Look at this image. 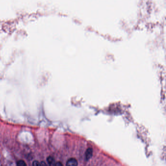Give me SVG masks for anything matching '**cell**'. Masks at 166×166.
Listing matches in <instances>:
<instances>
[{
	"instance_id": "1",
	"label": "cell",
	"mask_w": 166,
	"mask_h": 166,
	"mask_svg": "<svg viewBox=\"0 0 166 166\" xmlns=\"http://www.w3.org/2000/svg\"><path fill=\"white\" fill-rule=\"evenodd\" d=\"M78 162L77 160L74 158H71L69 159L67 161L66 165L69 166H75L78 165Z\"/></svg>"
},
{
	"instance_id": "2",
	"label": "cell",
	"mask_w": 166,
	"mask_h": 166,
	"mask_svg": "<svg viewBox=\"0 0 166 166\" xmlns=\"http://www.w3.org/2000/svg\"><path fill=\"white\" fill-rule=\"evenodd\" d=\"M93 155V150L91 148H88L85 152V158L86 160H88L92 157Z\"/></svg>"
},
{
	"instance_id": "3",
	"label": "cell",
	"mask_w": 166,
	"mask_h": 166,
	"mask_svg": "<svg viewBox=\"0 0 166 166\" xmlns=\"http://www.w3.org/2000/svg\"><path fill=\"white\" fill-rule=\"evenodd\" d=\"M47 161L48 162V164L50 165H54L55 160L53 158V157L51 156L48 157L47 159Z\"/></svg>"
},
{
	"instance_id": "4",
	"label": "cell",
	"mask_w": 166,
	"mask_h": 166,
	"mask_svg": "<svg viewBox=\"0 0 166 166\" xmlns=\"http://www.w3.org/2000/svg\"><path fill=\"white\" fill-rule=\"evenodd\" d=\"M17 165L18 166H27V164L23 160H19L17 163Z\"/></svg>"
},
{
	"instance_id": "5",
	"label": "cell",
	"mask_w": 166,
	"mask_h": 166,
	"mask_svg": "<svg viewBox=\"0 0 166 166\" xmlns=\"http://www.w3.org/2000/svg\"><path fill=\"white\" fill-rule=\"evenodd\" d=\"M33 166H37L40 165V163H39V162L37 161H34L33 163Z\"/></svg>"
},
{
	"instance_id": "6",
	"label": "cell",
	"mask_w": 166,
	"mask_h": 166,
	"mask_svg": "<svg viewBox=\"0 0 166 166\" xmlns=\"http://www.w3.org/2000/svg\"><path fill=\"white\" fill-rule=\"evenodd\" d=\"M54 165L57 166H62V164L61 162H57V163H56V164H55Z\"/></svg>"
}]
</instances>
